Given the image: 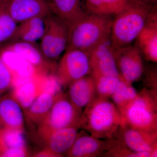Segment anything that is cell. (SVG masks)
<instances>
[{
	"instance_id": "6da1fadb",
	"label": "cell",
	"mask_w": 157,
	"mask_h": 157,
	"mask_svg": "<svg viewBox=\"0 0 157 157\" xmlns=\"http://www.w3.org/2000/svg\"><path fill=\"white\" fill-rule=\"evenodd\" d=\"M124 125L120 112L112 101L98 96L85 107L79 123V128L101 139L114 138Z\"/></svg>"
},
{
	"instance_id": "7a4b0ae2",
	"label": "cell",
	"mask_w": 157,
	"mask_h": 157,
	"mask_svg": "<svg viewBox=\"0 0 157 157\" xmlns=\"http://www.w3.org/2000/svg\"><path fill=\"white\" fill-rule=\"evenodd\" d=\"M111 16L86 13L69 26L66 49L88 52L97 45L109 40Z\"/></svg>"
},
{
	"instance_id": "3957f363",
	"label": "cell",
	"mask_w": 157,
	"mask_h": 157,
	"mask_svg": "<svg viewBox=\"0 0 157 157\" xmlns=\"http://www.w3.org/2000/svg\"><path fill=\"white\" fill-rule=\"evenodd\" d=\"M155 6L137 0H128L125 7L113 19L109 37L113 48L131 45L143 28Z\"/></svg>"
},
{
	"instance_id": "277c9868",
	"label": "cell",
	"mask_w": 157,
	"mask_h": 157,
	"mask_svg": "<svg viewBox=\"0 0 157 157\" xmlns=\"http://www.w3.org/2000/svg\"><path fill=\"white\" fill-rule=\"evenodd\" d=\"M157 97L155 93L144 89L120 113L124 126L143 132H157Z\"/></svg>"
},
{
	"instance_id": "5b68a950",
	"label": "cell",
	"mask_w": 157,
	"mask_h": 157,
	"mask_svg": "<svg viewBox=\"0 0 157 157\" xmlns=\"http://www.w3.org/2000/svg\"><path fill=\"white\" fill-rule=\"evenodd\" d=\"M82 110L75 107L67 95L62 92L56 98L50 111L38 125V132L41 138L51 132L64 128L78 127Z\"/></svg>"
},
{
	"instance_id": "8992f818",
	"label": "cell",
	"mask_w": 157,
	"mask_h": 157,
	"mask_svg": "<svg viewBox=\"0 0 157 157\" xmlns=\"http://www.w3.org/2000/svg\"><path fill=\"white\" fill-rule=\"evenodd\" d=\"M69 29L66 22L53 14L45 18L39 47L45 58L54 66H57V61L67 48Z\"/></svg>"
},
{
	"instance_id": "52a82bcc",
	"label": "cell",
	"mask_w": 157,
	"mask_h": 157,
	"mask_svg": "<svg viewBox=\"0 0 157 157\" xmlns=\"http://www.w3.org/2000/svg\"><path fill=\"white\" fill-rule=\"evenodd\" d=\"M65 51L55 73L63 87H68L73 82L91 73L88 52L75 49Z\"/></svg>"
},
{
	"instance_id": "ba28073f",
	"label": "cell",
	"mask_w": 157,
	"mask_h": 157,
	"mask_svg": "<svg viewBox=\"0 0 157 157\" xmlns=\"http://www.w3.org/2000/svg\"><path fill=\"white\" fill-rule=\"evenodd\" d=\"M118 71L123 81L130 84L139 80L144 72L142 55L136 45L113 48Z\"/></svg>"
},
{
	"instance_id": "9c48e42d",
	"label": "cell",
	"mask_w": 157,
	"mask_h": 157,
	"mask_svg": "<svg viewBox=\"0 0 157 157\" xmlns=\"http://www.w3.org/2000/svg\"><path fill=\"white\" fill-rule=\"evenodd\" d=\"M116 137L109 139H101L92 136L86 132L78 133L73 146L66 154L70 157L104 156L114 144Z\"/></svg>"
},
{
	"instance_id": "30bf717a",
	"label": "cell",
	"mask_w": 157,
	"mask_h": 157,
	"mask_svg": "<svg viewBox=\"0 0 157 157\" xmlns=\"http://www.w3.org/2000/svg\"><path fill=\"white\" fill-rule=\"evenodd\" d=\"M88 53L93 76H117L121 78L109 40L97 45Z\"/></svg>"
},
{
	"instance_id": "8fae6325",
	"label": "cell",
	"mask_w": 157,
	"mask_h": 157,
	"mask_svg": "<svg viewBox=\"0 0 157 157\" xmlns=\"http://www.w3.org/2000/svg\"><path fill=\"white\" fill-rule=\"evenodd\" d=\"M7 9L17 24L52 14L48 0H7Z\"/></svg>"
},
{
	"instance_id": "7c38bea8",
	"label": "cell",
	"mask_w": 157,
	"mask_h": 157,
	"mask_svg": "<svg viewBox=\"0 0 157 157\" xmlns=\"http://www.w3.org/2000/svg\"><path fill=\"white\" fill-rule=\"evenodd\" d=\"M116 136L131 150L149 152L153 157H157V132L149 133L124 126Z\"/></svg>"
},
{
	"instance_id": "4fadbf2b",
	"label": "cell",
	"mask_w": 157,
	"mask_h": 157,
	"mask_svg": "<svg viewBox=\"0 0 157 157\" xmlns=\"http://www.w3.org/2000/svg\"><path fill=\"white\" fill-rule=\"evenodd\" d=\"M19 56L35 68L38 74H50L55 73L56 66L51 64L45 58L36 43L22 42H11L4 48Z\"/></svg>"
},
{
	"instance_id": "5bb4252c",
	"label": "cell",
	"mask_w": 157,
	"mask_h": 157,
	"mask_svg": "<svg viewBox=\"0 0 157 157\" xmlns=\"http://www.w3.org/2000/svg\"><path fill=\"white\" fill-rule=\"evenodd\" d=\"M136 46L148 61L157 62V11L155 6L149 14L143 28L137 36Z\"/></svg>"
},
{
	"instance_id": "9a60e30c",
	"label": "cell",
	"mask_w": 157,
	"mask_h": 157,
	"mask_svg": "<svg viewBox=\"0 0 157 157\" xmlns=\"http://www.w3.org/2000/svg\"><path fill=\"white\" fill-rule=\"evenodd\" d=\"M68 87L67 95L69 100L75 107L81 110L97 96L95 80L91 74L73 82Z\"/></svg>"
},
{
	"instance_id": "2e32d148",
	"label": "cell",
	"mask_w": 157,
	"mask_h": 157,
	"mask_svg": "<svg viewBox=\"0 0 157 157\" xmlns=\"http://www.w3.org/2000/svg\"><path fill=\"white\" fill-rule=\"evenodd\" d=\"M12 88L11 95L25 113L41 93L39 74L30 78H15Z\"/></svg>"
},
{
	"instance_id": "e0dca14e",
	"label": "cell",
	"mask_w": 157,
	"mask_h": 157,
	"mask_svg": "<svg viewBox=\"0 0 157 157\" xmlns=\"http://www.w3.org/2000/svg\"><path fill=\"white\" fill-rule=\"evenodd\" d=\"M78 127H70L56 130L42 139L45 141L47 148L57 157L66 154L76 140L78 135Z\"/></svg>"
},
{
	"instance_id": "ac0fdd59",
	"label": "cell",
	"mask_w": 157,
	"mask_h": 157,
	"mask_svg": "<svg viewBox=\"0 0 157 157\" xmlns=\"http://www.w3.org/2000/svg\"><path fill=\"white\" fill-rule=\"evenodd\" d=\"M22 109L11 95L0 99V123L4 128L24 130Z\"/></svg>"
},
{
	"instance_id": "d6986e66",
	"label": "cell",
	"mask_w": 157,
	"mask_h": 157,
	"mask_svg": "<svg viewBox=\"0 0 157 157\" xmlns=\"http://www.w3.org/2000/svg\"><path fill=\"white\" fill-rule=\"evenodd\" d=\"M52 12L63 20L69 27L86 13L81 0H48Z\"/></svg>"
},
{
	"instance_id": "ffe728a7",
	"label": "cell",
	"mask_w": 157,
	"mask_h": 157,
	"mask_svg": "<svg viewBox=\"0 0 157 157\" xmlns=\"http://www.w3.org/2000/svg\"><path fill=\"white\" fill-rule=\"evenodd\" d=\"M45 18L35 17L18 24L14 36L10 42L36 43L41 39L44 33Z\"/></svg>"
},
{
	"instance_id": "44dd1931",
	"label": "cell",
	"mask_w": 157,
	"mask_h": 157,
	"mask_svg": "<svg viewBox=\"0 0 157 157\" xmlns=\"http://www.w3.org/2000/svg\"><path fill=\"white\" fill-rule=\"evenodd\" d=\"M59 95L55 96L48 92H42L39 94L29 108L25 113L27 119L30 121L39 125L50 111Z\"/></svg>"
},
{
	"instance_id": "7402d4cb",
	"label": "cell",
	"mask_w": 157,
	"mask_h": 157,
	"mask_svg": "<svg viewBox=\"0 0 157 157\" xmlns=\"http://www.w3.org/2000/svg\"><path fill=\"white\" fill-rule=\"evenodd\" d=\"M128 0H85L87 13L112 16L120 12Z\"/></svg>"
},
{
	"instance_id": "603a6c76",
	"label": "cell",
	"mask_w": 157,
	"mask_h": 157,
	"mask_svg": "<svg viewBox=\"0 0 157 157\" xmlns=\"http://www.w3.org/2000/svg\"><path fill=\"white\" fill-rule=\"evenodd\" d=\"M25 145L23 130L7 128L0 130V154L8 149L24 148Z\"/></svg>"
},
{
	"instance_id": "cb8c5ba5",
	"label": "cell",
	"mask_w": 157,
	"mask_h": 157,
	"mask_svg": "<svg viewBox=\"0 0 157 157\" xmlns=\"http://www.w3.org/2000/svg\"><path fill=\"white\" fill-rule=\"evenodd\" d=\"M6 1L0 2V45L11 41L18 25L9 13Z\"/></svg>"
},
{
	"instance_id": "d4e9b609",
	"label": "cell",
	"mask_w": 157,
	"mask_h": 157,
	"mask_svg": "<svg viewBox=\"0 0 157 157\" xmlns=\"http://www.w3.org/2000/svg\"><path fill=\"white\" fill-rule=\"evenodd\" d=\"M138 94V92L132 84L122 80L114 94L111 96L112 102L120 112Z\"/></svg>"
},
{
	"instance_id": "484cf974",
	"label": "cell",
	"mask_w": 157,
	"mask_h": 157,
	"mask_svg": "<svg viewBox=\"0 0 157 157\" xmlns=\"http://www.w3.org/2000/svg\"><path fill=\"white\" fill-rule=\"evenodd\" d=\"M95 80L97 96L109 98L114 94L121 81V78L117 76H93Z\"/></svg>"
},
{
	"instance_id": "4316f807",
	"label": "cell",
	"mask_w": 157,
	"mask_h": 157,
	"mask_svg": "<svg viewBox=\"0 0 157 157\" xmlns=\"http://www.w3.org/2000/svg\"><path fill=\"white\" fill-rule=\"evenodd\" d=\"M114 144L106 152L104 156L114 157H152L151 153L137 152L131 150L126 146L117 137Z\"/></svg>"
},
{
	"instance_id": "83f0119b",
	"label": "cell",
	"mask_w": 157,
	"mask_h": 157,
	"mask_svg": "<svg viewBox=\"0 0 157 157\" xmlns=\"http://www.w3.org/2000/svg\"><path fill=\"white\" fill-rule=\"evenodd\" d=\"M15 76L0 57V94L12 88Z\"/></svg>"
},
{
	"instance_id": "f1b7e54d",
	"label": "cell",
	"mask_w": 157,
	"mask_h": 157,
	"mask_svg": "<svg viewBox=\"0 0 157 157\" xmlns=\"http://www.w3.org/2000/svg\"><path fill=\"white\" fill-rule=\"evenodd\" d=\"M28 153L26 147L24 148H13L6 149L1 153L0 157H25L28 155Z\"/></svg>"
},
{
	"instance_id": "f546056e",
	"label": "cell",
	"mask_w": 157,
	"mask_h": 157,
	"mask_svg": "<svg viewBox=\"0 0 157 157\" xmlns=\"http://www.w3.org/2000/svg\"><path fill=\"white\" fill-rule=\"evenodd\" d=\"M36 157H57L56 155L52 152L50 149L46 147L42 151L35 155Z\"/></svg>"
},
{
	"instance_id": "4dcf8cb0",
	"label": "cell",
	"mask_w": 157,
	"mask_h": 157,
	"mask_svg": "<svg viewBox=\"0 0 157 157\" xmlns=\"http://www.w3.org/2000/svg\"><path fill=\"white\" fill-rule=\"evenodd\" d=\"M137 1L152 6H155V3L157 2V0H137Z\"/></svg>"
},
{
	"instance_id": "1f68e13d",
	"label": "cell",
	"mask_w": 157,
	"mask_h": 157,
	"mask_svg": "<svg viewBox=\"0 0 157 157\" xmlns=\"http://www.w3.org/2000/svg\"><path fill=\"white\" fill-rule=\"evenodd\" d=\"M6 1V0H0V2H3V1Z\"/></svg>"
},
{
	"instance_id": "d6a6232c",
	"label": "cell",
	"mask_w": 157,
	"mask_h": 157,
	"mask_svg": "<svg viewBox=\"0 0 157 157\" xmlns=\"http://www.w3.org/2000/svg\"><path fill=\"white\" fill-rule=\"evenodd\" d=\"M1 123H0V125H1ZM0 130H1V128H0Z\"/></svg>"
}]
</instances>
